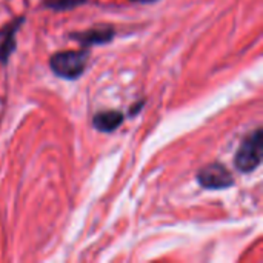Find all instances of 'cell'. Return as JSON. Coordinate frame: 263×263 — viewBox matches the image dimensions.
Returning a JSON list of instances; mask_svg holds the SVG:
<instances>
[{"label":"cell","mask_w":263,"mask_h":263,"mask_svg":"<svg viewBox=\"0 0 263 263\" xmlns=\"http://www.w3.org/2000/svg\"><path fill=\"white\" fill-rule=\"evenodd\" d=\"M133 2H140V3H153V2H157V0H133Z\"/></svg>","instance_id":"obj_9"},{"label":"cell","mask_w":263,"mask_h":263,"mask_svg":"<svg viewBox=\"0 0 263 263\" xmlns=\"http://www.w3.org/2000/svg\"><path fill=\"white\" fill-rule=\"evenodd\" d=\"M262 129L257 128L250 136L245 137L234 156V165L240 173H253L262 163Z\"/></svg>","instance_id":"obj_2"},{"label":"cell","mask_w":263,"mask_h":263,"mask_svg":"<svg viewBox=\"0 0 263 263\" xmlns=\"http://www.w3.org/2000/svg\"><path fill=\"white\" fill-rule=\"evenodd\" d=\"M114 35H116V29L111 25H97V26H92L86 31L69 34V37L77 40L83 48L109 43L114 39Z\"/></svg>","instance_id":"obj_4"},{"label":"cell","mask_w":263,"mask_h":263,"mask_svg":"<svg viewBox=\"0 0 263 263\" xmlns=\"http://www.w3.org/2000/svg\"><path fill=\"white\" fill-rule=\"evenodd\" d=\"M43 6L54 9V11H68L72 8H77L83 3H86L88 0H42Z\"/></svg>","instance_id":"obj_7"},{"label":"cell","mask_w":263,"mask_h":263,"mask_svg":"<svg viewBox=\"0 0 263 263\" xmlns=\"http://www.w3.org/2000/svg\"><path fill=\"white\" fill-rule=\"evenodd\" d=\"M125 120V114L122 111H100L92 117V126L100 133H112L116 131Z\"/></svg>","instance_id":"obj_6"},{"label":"cell","mask_w":263,"mask_h":263,"mask_svg":"<svg viewBox=\"0 0 263 263\" xmlns=\"http://www.w3.org/2000/svg\"><path fill=\"white\" fill-rule=\"evenodd\" d=\"M25 23V17H18L0 29V62L6 65L8 59L15 49V34L18 28Z\"/></svg>","instance_id":"obj_5"},{"label":"cell","mask_w":263,"mask_h":263,"mask_svg":"<svg viewBox=\"0 0 263 263\" xmlns=\"http://www.w3.org/2000/svg\"><path fill=\"white\" fill-rule=\"evenodd\" d=\"M197 182L205 190H227L234 185L231 173L222 163H210L197 173Z\"/></svg>","instance_id":"obj_3"},{"label":"cell","mask_w":263,"mask_h":263,"mask_svg":"<svg viewBox=\"0 0 263 263\" xmlns=\"http://www.w3.org/2000/svg\"><path fill=\"white\" fill-rule=\"evenodd\" d=\"M88 59H89V54L86 49H83V51H62V52L54 54L49 59V66H51V71L57 77L76 80L85 72Z\"/></svg>","instance_id":"obj_1"},{"label":"cell","mask_w":263,"mask_h":263,"mask_svg":"<svg viewBox=\"0 0 263 263\" xmlns=\"http://www.w3.org/2000/svg\"><path fill=\"white\" fill-rule=\"evenodd\" d=\"M142 108H143V102H139L136 106H133V108H131V111H129V116H136V114H137V112H139Z\"/></svg>","instance_id":"obj_8"}]
</instances>
